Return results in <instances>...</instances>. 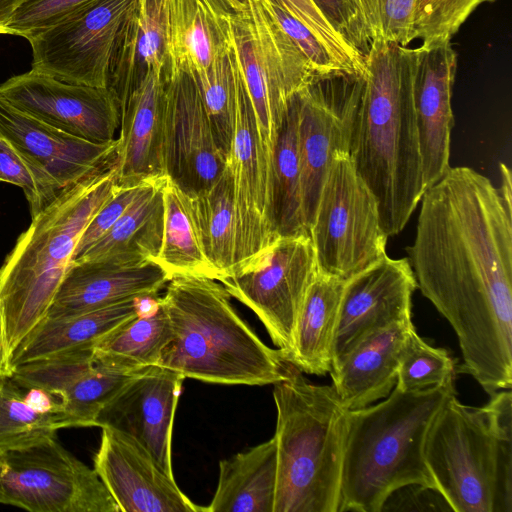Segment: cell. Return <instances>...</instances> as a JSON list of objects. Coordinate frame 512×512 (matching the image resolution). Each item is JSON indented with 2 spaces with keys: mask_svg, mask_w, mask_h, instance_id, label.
Returning <instances> with one entry per match:
<instances>
[{
  "mask_svg": "<svg viewBox=\"0 0 512 512\" xmlns=\"http://www.w3.org/2000/svg\"><path fill=\"white\" fill-rule=\"evenodd\" d=\"M512 395H491L482 407L444 403L425 440L424 456L451 511L512 512Z\"/></svg>",
  "mask_w": 512,
  "mask_h": 512,
  "instance_id": "obj_7",
  "label": "cell"
},
{
  "mask_svg": "<svg viewBox=\"0 0 512 512\" xmlns=\"http://www.w3.org/2000/svg\"><path fill=\"white\" fill-rule=\"evenodd\" d=\"M136 0H95L27 38L32 68L59 80L107 87L119 31Z\"/></svg>",
  "mask_w": 512,
  "mask_h": 512,
  "instance_id": "obj_13",
  "label": "cell"
},
{
  "mask_svg": "<svg viewBox=\"0 0 512 512\" xmlns=\"http://www.w3.org/2000/svg\"><path fill=\"white\" fill-rule=\"evenodd\" d=\"M190 197L204 251L221 282L232 274L236 257L233 183L228 165L211 186Z\"/></svg>",
  "mask_w": 512,
  "mask_h": 512,
  "instance_id": "obj_34",
  "label": "cell"
},
{
  "mask_svg": "<svg viewBox=\"0 0 512 512\" xmlns=\"http://www.w3.org/2000/svg\"><path fill=\"white\" fill-rule=\"evenodd\" d=\"M332 28L353 48L366 55L372 43L356 0H311Z\"/></svg>",
  "mask_w": 512,
  "mask_h": 512,
  "instance_id": "obj_45",
  "label": "cell"
},
{
  "mask_svg": "<svg viewBox=\"0 0 512 512\" xmlns=\"http://www.w3.org/2000/svg\"><path fill=\"white\" fill-rule=\"evenodd\" d=\"M450 167L426 189L407 248L417 288L452 326L458 372L490 396L512 385V185Z\"/></svg>",
  "mask_w": 512,
  "mask_h": 512,
  "instance_id": "obj_1",
  "label": "cell"
},
{
  "mask_svg": "<svg viewBox=\"0 0 512 512\" xmlns=\"http://www.w3.org/2000/svg\"><path fill=\"white\" fill-rule=\"evenodd\" d=\"M173 337L171 323L159 306L123 323L93 348L96 362L128 371L157 366Z\"/></svg>",
  "mask_w": 512,
  "mask_h": 512,
  "instance_id": "obj_33",
  "label": "cell"
},
{
  "mask_svg": "<svg viewBox=\"0 0 512 512\" xmlns=\"http://www.w3.org/2000/svg\"><path fill=\"white\" fill-rule=\"evenodd\" d=\"M170 279L169 274L152 260L72 261L46 318H66L131 298L157 296Z\"/></svg>",
  "mask_w": 512,
  "mask_h": 512,
  "instance_id": "obj_22",
  "label": "cell"
},
{
  "mask_svg": "<svg viewBox=\"0 0 512 512\" xmlns=\"http://www.w3.org/2000/svg\"><path fill=\"white\" fill-rule=\"evenodd\" d=\"M418 0H356L371 41L384 40L408 46Z\"/></svg>",
  "mask_w": 512,
  "mask_h": 512,
  "instance_id": "obj_42",
  "label": "cell"
},
{
  "mask_svg": "<svg viewBox=\"0 0 512 512\" xmlns=\"http://www.w3.org/2000/svg\"><path fill=\"white\" fill-rule=\"evenodd\" d=\"M163 165L165 176L190 196L211 186L227 165L195 78L184 70L166 73Z\"/></svg>",
  "mask_w": 512,
  "mask_h": 512,
  "instance_id": "obj_14",
  "label": "cell"
},
{
  "mask_svg": "<svg viewBox=\"0 0 512 512\" xmlns=\"http://www.w3.org/2000/svg\"><path fill=\"white\" fill-rule=\"evenodd\" d=\"M184 379L161 366L143 369L102 408L94 426L130 436L174 477L172 431Z\"/></svg>",
  "mask_w": 512,
  "mask_h": 512,
  "instance_id": "obj_18",
  "label": "cell"
},
{
  "mask_svg": "<svg viewBox=\"0 0 512 512\" xmlns=\"http://www.w3.org/2000/svg\"><path fill=\"white\" fill-rule=\"evenodd\" d=\"M0 182L18 186L29 204L31 218L38 215L61 192L34 164L0 137Z\"/></svg>",
  "mask_w": 512,
  "mask_h": 512,
  "instance_id": "obj_41",
  "label": "cell"
},
{
  "mask_svg": "<svg viewBox=\"0 0 512 512\" xmlns=\"http://www.w3.org/2000/svg\"><path fill=\"white\" fill-rule=\"evenodd\" d=\"M95 0H24L8 22L6 34L26 39Z\"/></svg>",
  "mask_w": 512,
  "mask_h": 512,
  "instance_id": "obj_44",
  "label": "cell"
},
{
  "mask_svg": "<svg viewBox=\"0 0 512 512\" xmlns=\"http://www.w3.org/2000/svg\"><path fill=\"white\" fill-rule=\"evenodd\" d=\"M456 68L457 54L450 41L415 48L412 89L424 190L451 167V97Z\"/></svg>",
  "mask_w": 512,
  "mask_h": 512,
  "instance_id": "obj_21",
  "label": "cell"
},
{
  "mask_svg": "<svg viewBox=\"0 0 512 512\" xmlns=\"http://www.w3.org/2000/svg\"><path fill=\"white\" fill-rule=\"evenodd\" d=\"M227 165L233 183L236 234L234 272L276 238L271 221L270 164L261 145L253 107L240 72Z\"/></svg>",
  "mask_w": 512,
  "mask_h": 512,
  "instance_id": "obj_16",
  "label": "cell"
},
{
  "mask_svg": "<svg viewBox=\"0 0 512 512\" xmlns=\"http://www.w3.org/2000/svg\"><path fill=\"white\" fill-rule=\"evenodd\" d=\"M234 13L233 49L265 156L271 159L290 97L315 76L262 0Z\"/></svg>",
  "mask_w": 512,
  "mask_h": 512,
  "instance_id": "obj_8",
  "label": "cell"
},
{
  "mask_svg": "<svg viewBox=\"0 0 512 512\" xmlns=\"http://www.w3.org/2000/svg\"><path fill=\"white\" fill-rule=\"evenodd\" d=\"M166 176L149 179L112 228L73 261L113 258L123 262L155 261L164 228L162 186Z\"/></svg>",
  "mask_w": 512,
  "mask_h": 512,
  "instance_id": "obj_27",
  "label": "cell"
},
{
  "mask_svg": "<svg viewBox=\"0 0 512 512\" xmlns=\"http://www.w3.org/2000/svg\"><path fill=\"white\" fill-rule=\"evenodd\" d=\"M318 271L309 235L280 236L220 283L256 314L287 361L300 311Z\"/></svg>",
  "mask_w": 512,
  "mask_h": 512,
  "instance_id": "obj_10",
  "label": "cell"
},
{
  "mask_svg": "<svg viewBox=\"0 0 512 512\" xmlns=\"http://www.w3.org/2000/svg\"><path fill=\"white\" fill-rule=\"evenodd\" d=\"M270 204L275 237L309 235L303 212L295 93L288 100L272 154Z\"/></svg>",
  "mask_w": 512,
  "mask_h": 512,
  "instance_id": "obj_31",
  "label": "cell"
},
{
  "mask_svg": "<svg viewBox=\"0 0 512 512\" xmlns=\"http://www.w3.org/2000/svg\"><path fill=\"white\" fill-rule=\"evenodd\" d=\"M68 427L63 415L30 407L12 377L0 378V456L56 438L59 429Z\"/></svg>",
  "mask_w": 512,
  "mask_h": 512,
  "instance_id": "obj_35",
  "label": "cell"
},
{
  "mask_svg": "<svg viewBox=\"0 0 512 512\" xmlns=\"http://www.w3.org/2000/svg\"><path fill=\"white\" fill-rule=\"evenodd\" d=\"M169 0H136L119 31L107 87L120 111L129 95L153 70L166 74Z\"/></svg>",
  "mask_w": 512,
  "mask_h": 512,
  "instance_id": "obj_25",
  "label": "cell"
},
{
  "mask_svg": "<svg viewBox=\"0 0 512 512\" xmlns=\"http://www.w3.org/2000/svg\"><path fill=\"white\" fill-rule=\"evenodd\" d=\"M415 48L372 41L350 157L374 194L388 237L400 233L424 193L413 102Z\"/></svg>",
  "mask_w": 512,
  "mask_h": 512,
  "instance_id": "obj_2",
  "label": "cell"
},
{
  "mask_svg": "<svg viewBox=\"0 0 512 512\" xmlns=\"http://www.w3.org/2000/svg\"><path fill=\"white\" fill-rule=\"evenodd\" d=\"M454 361L444 348L426 343L413 326L400 358L396 386L402 391H419L454 379Z\"/></svg>",
  "mask_w": 512,
  "mask_h": 512,
  "instance_id": "obj_38",
  "label": "cell"
},
{
  "mask_svg": "<svg viewBox=\"0 0 512 512\" xmlns=\"http://www.w3.org/2000/svg\"><path fill=\"white\" fill-rule=\"evenodd\" d=\"M24 0H0V34H6L8 22Z\"/></svg>",
  "mask_w": 512,
  "mask_h": 512,
  "instance_id": "obj_48",
  "label": "cell"
},
{
  "mask_svg": "<svg viewBox=\"0 0 512 512\" xmlns=\"http://www.w3.org/2000/svg\"><path fill=\"white\" fill-rule=\"evenodd\" d=\"M309 28L356 75L365 74V56L348 44L328 23L311 0H275Z\"/></svg>",
  "mask_w": 512,
  "mask_h": 512,
  "instance_id": "obj_43",
  "label": "cell"
},
{
  "mask_svg": "<svg viewBox=\"0 0 512 512\" xmlns=\"http://www.w3.org/2000/svg\"><path fill=\"white\" fill-rule=\"evenodd\" d=\"M0 137L38 167L61 191L115 161L117 140L92 142L27 114L0 94Z\"/></svg>",
  "mask_w": 512,
  "mask_h": 512,
  "instance_id": "obj_20",
  "label": "cell"
},
{
  "mask_svg": "<svg viewBox=\"0 0 512 512\" xmlns=\"http://www.w3.org/2000/svg\"><path fill=\"white\" fill-rule=\"evenodd\" d=\"M208 114L216 144L227 160L234 129L238 65L232 48L192 74Z\"/></svg>",
  "mask_w": 512,
  "mask_h": 512,
  "instance_id": "obj_36",
  "label": "cell"
},
{
  "mask_svg": "<svg viewBox=\"0 0 512 512\" xmlns=\"http://www.w3.org/2000/svg\"><path fill=\"white\" fill-rule=\"evenodd\" d=\"M416 279L407 257L387 255L345 280L332 345V363L362 339L411 319Z\"/></svg>",
  "mask_w": 512,
  "mask_h": 512,
  "instance_id": "obj_17",
  "label": "cell"
},
{
  "mask_svg": "<svg viewBox=\"0 0 512 512\" xmlns=\"http://www.w3.org/2000/svg\"><path fill=\"white\" fill-rule=\"evenodd\" d=\"M277 486L273 512H338L349 410L332 385L288 363L273 384Z\"/></svg>",
  "mask_w": 512,
  "mask_h": 512,
  "instance_id": "obj_6",
  "label": "cell"
},
{
  "mask_svg": "<svg viewBox=\"0 0 512 512\" xmlns=\"http://www.w3.org/2000/svg\"><path fill=\"white\" fill-rule=\"evenodd\" d=\"M345 280L318 271L300 311L287 360L300 371L324 375L331 369L332 345Z\"/></svg>",
  "mask_w": 512,
  "mask_h": 512,
  "instance_id": "obj_30",
  "label": "cell"
},
{
  "mask_svg": "<svg viewBox=\"0 0 512 512\" xmlns=\"http://www.w3.org/2000/svg\"><path fill=\"white\" fill-rule=\"evenodd\" d=\"M234 13L225 0H169L166 73L194 74L229 51Z\"/></svg>",
  "mask_w": 512,
  "mask_h": 512,
  "instance_id": "obj_26",
  "label": "cell"
},
{
  "mask_svg": "<svg viewBox=\"0 0 512 512\" xmlns=\"http://www.w3.org/2000/svg\"><path fill=\"white\" fill-rule=\"evenodd\" d=\"M413 326L412 320L392 323L362 339L331 365V385L348 410L364 408L390 394Z\"/></svg>",
  "mask_w": 512,
  "mask_h": 512,
  "instance_id": "obj_24",
  "label": "cell"
},
{
  "mask_svg": "<svg viewBox=\"0 0 512 512\" xmlns=\"http://www.w3.org/2000/svg\"><path fill=\"white\" fill-rule=\"evenodd\" d=\"M114 163L63 189L32 218L0 268V309L10 353L46 318L86 226L117 188Z\"/></svg>",
  "mask_w": 512,
  "mask_h": 512,
  "instance_id": "obj_5",
  "label": "cell"
},
{
  "mask_svg": "<svg viewBox=\"0 0 512 512\" xmlns=\"http://www.w3.org/2000/svg\"><path fill=\"white\" fill-rule=\"evenodd\" d=\"M454 393V379L419 391L395 385L376 405L349 410L338 512H380L393 492L408 485L437 490L425 440Z\"/></svg>",
  "mask_w": 512,
  "mask_h": 512,
  "instance_id": "obj_3",
  "label": "cell"
},
{
  "mask_svg": "<svg viewBox=\"0 0 512 512\" xmlns=\"http://www.w3.org/2000/svg\"><path fill=\"white\" fill-rule=\"evenodd\" d=\"M0 504L32 512H119L94 468L56 438L0 456Z\"/></svg>",
  "mask_w": 512,
  "mask_h": 512,
  "instance_id": "obj_11",
  "label": "cell"
},
{
  "mask_svg": "<svg viewBox=\"0 0 512 512\" xmlns=\"http://www.w3.org/2000/svg\"><path fill=\"white\" fill-rule=\"evenodd\" d=\"M164 228L155 260L171 278L197 275L219 281V274L204 251L195 223L190 195L167 177L162 186Z\"/></svg>",
  "mask_w": 512,
  "mask_h": 512,
  "instance_id": "obj_32",
  "label": "cell"
},
{
  "mask_svg": "<svg viewBox=\"0 0 512 512\" xmlns=\"http://www.w3.org/2000/svg\"><path fill=\"white\" fill-rule=\"evenodd\" d=\"M317 79L358 76L345 65L309 28L290 15L275 0H262Z\"/></svg>",
  "mask_w": 512,
  "mask_h": 512,
  "instance_id": "obj_39",
  "label": "cell"
},
{
  "mask_svg": "<svg viewBox=\"0 0 512 512\" xmlns=\"http://www.w3.org/2000/svg\"><path fill=\"white\" fill-rule=\"evenodd\" d=\"M94 470L119 512H204L138 442L103 427Z\"/></svg>",
  "mask_w": 512,
  "mask_h": 512,
  "instance_id": "obj_19",
  "label": "cell"
},
{
  "mask_svg": "<svg viewBox=\"0 0 512 512\" xmlns=\"http://www.w3.org/2000/svg\"><path fill=\"white\" fill-rule=\"evenodd\" d=\"M276 486L273 436L219 462L218 483L206 512H273Z\"/></svg>",
  "mask_w": 512,
  "mask_h": 512,
  "instance_id": "obj_29",
  "label": "cell"
},
{
  "mask_svg": "<svg viewBox=\"0 0 512 512\" xmlns=\"http://www.w3.org/2000/svg\"><path fill=\"white\" fill-rule=\"evenodd\" d=\"M139 314L137 297L76 316L45 318L12 352V366L61 353L93 349L101 339Z\"/></svg>",
  "mask_w": 512,
  "mask_h": 512,
  "instance_id": "obj_28",
  "label": "cell"
},
{
  "mask_svg": "<svg viewBox=\"0 0 512 512\" xmlns=\"http://www.w3.org/2000/svg\"><path fill=\"white\" fill-rule=\"evenodd\" d=\"M235 13L245 12L248 9L247 0H225Z\"/></svg>",
  "mask_w": 512,
  "mask_h": 512,
  "instance_id": "obj_49",
  "label": "cell"
},
{
  "mask_svg": "<svg viewBox=\"0 0 512 512\" xmlns=\"http://www.w3.org/2000/svg\"><path fill=\"white\" fill-rule=\"evenodd\" d=\"M146 181L130 185H117L113 194L86 226L77 244L73 260L81 257L112 228L138 195Z\"/></svg>",
  "mask_w": 512,
  "mask_h": 512,
  "instance_id": "obj_46",
  "label": "cell"
},
{
  "mask_svg": "<svg viewBox=\"0 0 512 512\" xmlns=\"http://www.w3.org/2000/svg\"><path fill=\"white\" fill-rule=\"evenodd\" d=\"M142 370H122L95 361L62 397L63 414L69 427L94 426L102 408Z\"/></svg>",
  "mask_w": 512,
  "mask_h": 512,
  "instance_id": "obj_37",
  "label": "cell"
},
{
  "mask_svg": "<svg viewBox=\"0 0 512 512\" xmlns=\"http://www.w3.org/2000/svg\"><path fill=\"white\" fill-rule=\"evenodd\" d=\"M166 74L148 73L120 111L114 166L118 184L165 176L163 165Z\"/></svg>",
  "mask_w": 512,
  "mask_h": 512,
  "instance_id": "obj_23",
  "label": "cell"
},
{
  "mask_svg": "<svg viewBox=\"0 0 512 512\" xmlns=\"http://www.w3.org/2000/svg\"><path fill=\"white\" fill-rule=\"evenodd\" d=\"M219 281L180 275L166 284L159 304L173 337L157 366L184 378L228 385H267L285 377L287 362L243 320Z\"/></svg>",
  "mask_w": 512,
  "mask_h": 512,
  "instance_id": "obj_4",
  "label": "cell"
},
{
  "mask_svg": "<svg viewBox=\"0 0 512 512\" xmlns=\"http://www.w3.org/2000/svg\"><path fill=\"white\" fill-rule=\"evenodd\" d=\"M309 235L318 270L342 280L387 255L378 202L350 155L331 162Z\"/></svg>",
  "mask_w": 512,
  "mask_h": 512,
  "instance_id": "obj_9",
  "label": "cell"
},
{
  "mask_svg": "<svg viewBox=\"0 0 512 512\" xmlns=\"http://www.w3.org/2000/svg\"><path fill=\"white\" fill-rule=\"evenodd\" d=\"M0 94L18 109L74 136L117 140L120 107L108 87L68 83L35 69L7 79Z\"/></svg>",
  "mask_w": 512,
  "mask_h": 512,
  "instance_id": "obj_15",
  "label": "cell"
},
{
  "mask_svg": "<svg viewBox=\"0 0 512 512\" xmlns=\"http://www.w3.org/2000/svg\"><path fill=\"white\" fill-rule=\"evenodd\" d=\"M364 76L316 79L295 92L303 212L307 230L331 162L350 155Z\"/></svg>",
  "mask_w": 512,
  "mask_h": 512,
  "instance_id": "obj_12",
  "label": "cell"
},
{
  "mask_svg": "<svg viewBox=\"0 0 512 512\" xmlns=\"http://www.w3.org/2000/svg\"><path fill=\"white\" fill-rule=\"evenodd\" d=\"M494 1L418 0L412 40L421 39L423 46L448 42L479 5Z\"/></svg>",
  "mask_w": 512,
  "mask_h": 512,
  "instance_id": "obj_40",
  "label": "cell"
},
{
  "mask_svg": "<svg viewBox=\"0 0 512 512\" xmlns=\"http://www.w3.org/2000/svg\"><path fill=\"white\" fill-rule=\"evenodd\" d=\"M13 370L11 353L5 340L3 317L0 309V378L11 377Z\"/></svg>",
  "mask_w": 512,
  "mask_h": 512,
  "instance_id": "obj_47",
  "label": "cell"
}]
</instances>
